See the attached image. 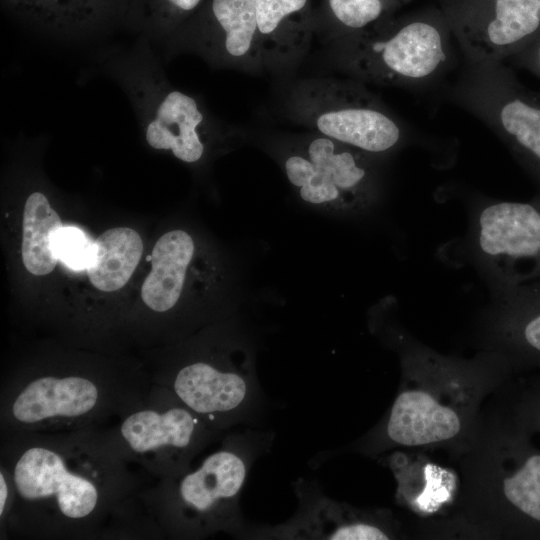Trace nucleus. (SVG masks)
<instances>
[{
    "instance_id": "obj_29",
    "label": "nucleus",
    "mask_w": 540,
    "mask_h": 540,
    "mask_svg": "<svg viewBox=\"0 0 540 540\" xmlns=\"http://www.w3.org/2000/svg\"><path fill=\"white\" fill-rule=\"evenodd\" d=\"M511 59L518 66L540 77V35Z\"/></svg>"
},
{
    "instance_id": "obj_21",
    "label": "nucleus",
    "mask_w": 540,
    "mask_h": 540,
    "mask_svg": "<svg viewBox=\"0 0 540 540\" xmlns=\"http://www.w3.org/2000/svg\"><path fill=\"white\" fill-rule=\"evenodd\" d=\"M195 249L184 230H171L158 239L149 257L152 269L141 288L142 301L150 310L166 313L178 303Z\"/></svg>"
},
{
    "instance_id": "obj_12",
    "label": "nucleus",
    "mask_w": 540,
    "mask_h": 540,
    "mask_svg": "<svg viewBox=\"0 0 540 540\" xmlns=\"http://www.w3.org/2000/svg\"><path fill=\"white\" fill-rule=\"evenodd\" d=\"M297 510L285 522L248 524L241 539L259 540H388L403 536L399 520L388 509L359 508L332 499L317 482L298 478L292 483Z\"/></svg>"
},
{
    "instance_id": "obj_1",
    "label": "nucleus",
    "mask_w": 540,
    "mask_h": 540,
    "mask_svg": "<svg viewBox=\"0 0 540 540\" xmlns=\"http://www.w3.org/2000/svg\"><path fill=\"white\" fill-rule=\"evenodd\" d=\"M107 427L1 434L0 465L14 503L0 539H114L149 474L127 460Z\"/></svg>"
},
{
    "instance_id": "obj_5",
    "label": "nucleus",
    "mask_w": 540,
    "mask_h": 540,
    "mask_svg": "<svg viewBox=\"0 0 540 540\" xmlns=\"http://www.w3.org/2000/svg\"><path fill=\"white\" fill-rule=\"evenodd\" d=\"M274 434L246 428L228 431L220 446L185 471L154 480L142 492L162 539L199 540L217 533L241 539L248 526L240 496L254 462Z\"/></svg>"
},
{
    "instance_id": "obj_4",
    "label": "nucleus",
    "mask_w": 540,
    "mask_h": 540,
    "mask_svg": "<svg viewBox=\"0 0 540 540\" xmlns=\"http://www.w3.org/2000/svg\"><path fill=\"white\" fill-rule=\"evenodd\" d=\"M152 387L147 371L103 361L27 365L3 378L0 432H59L112 425Z\"/></svg>"
},
{
    "instance_id": "obj_13",
    "label": "nucleus",
    "mask_w": 540,
    "mask_h": 540,
    "mask_svg": "<svg viewBox=\"0 0 540 540\" xmlns=\"http://www.w3.org/2000/svg\"><path fill=\"white\" fill-rule=\"evenodd\" d=\"M368 155L313 132L290 146L283 167L303 201L349 206L367 200L373 193L375 179Z\"/></svg>"
},
{
    "instance_id": "obj_8",
    "label": "nucleus",
    "mask_w": 540,
    "mask_h": 540,
    "mask_svg": "<svg viewBox=\"0 0 540 540\" xmlns=\"http://www.w3.org/2000/svg\"><path fill=\"white\" fill-rule=\"evenodd\" d=\"M147 373L152 384L169 390L223 433L252 423L261 412L263 392L254 358L239 341L181 357Z\"/></svg>"
},
{
    "instance_id": "obj_19",
    "label": "nucleus",
    "mask_w": 540,
    "mask_h": 540,
    "mask_svg": "<svg viewBox=\"0 0 540 540\" xmlns=\"http://www.w3.org/2000/svg\"><path fill=\"white\" fill-rule=\"evenodd\" d=\"M22 23L58 39H83L125 19L129 0H1Z\"/></svg>"
},
{
    "instance_id": "obj_23",
    "label": "nucleus",
    "mask_w": 540,
    "mask_h": 540,
    "mask_svg": "<svg viewBox=\"0 0 540 540\" xmlns=\"http://www.w3.org/2000/svg\"><path fill=\"white\" fill-rule=\"evenodd\" d=\"M57 212L39 191L31 193L24 205L22 222V260L26 270L36 276L51 273L58 262L53 238L62 228Z\"/></svg>"
},
{
    "instance_id": "obj_16",
    "label": "nucleus",
    "mask_w": 540,
    "mask_h": 540,
    "mask_svg": "<svg viewBox=\"0 0 540 540\" xmlns=\"http://www.w3.org/2000/svg\"><path fill=\"white\" fill-rule=\"evenodd\" d=\"M476 245L500 289L540 279V198L498 201L477 219Z\"/></svg>"
},
{
    "instance_id": "obj_9",
    "label": "nucleus",
    "mask_w": 540,
    "mask_h": 540,
    "mask_svg": "<svg viewBox=\"0 0 540 540\" xmlns=\"http://www.w3.org/2000/svg\"><path fill=\"white\" fill-rule=\"evenodd\" d=\"M106 430L123 456L155 480L185 471L225 434L155 384L141 403Z\"/></svg>"
},
{
    "instance_id": "obj_17",
    "label": "nucleus",
    "mask_w": 540,
    "mask_h": 540,
    "mask_svg": "<svg viewBox=\"0 0 540 540\" xmlns=\"http://www.w3.org/2000/svg\"><path fill=\"white\" fill-rule=\"evenodd\" d=\"M500 290L487 325V350L512 371L540 368V279Z\"/></svg>"
},
{
    "instance_id": "obj_25",
    "label": "nucleus",
    "mask_w": 540,
    "mask_h": 540,
    "mask_svg": "<svg viewBox=\"0 0 540 540\" xmlns=\"http://www.w3.org/2000/svg\"><path fill=\"white\" fill-rule=\"evenodd\" d=\"M413 0H326L330 40L358 32L395 15Z\"/></svg>"
},
{
    "instance_id": "obj_26",
    "label": "nucleus",
    "mask_w": 540,
    "mask_h": 540,
    "mask_svg": "<svg viewBox=\"0 0 540 540\" xmlns=\"http://www.w3.org/2000/svg\"><path fill=\"white\" fill-rule=\"evenodd\" d=\"M53 247L58 259L69 268L80 271L89 263L93 242L76 227H62L54 235Z\"/></svg>"
},
{
    "instance_id": "obj_27",
    "label": "nucleus",
    "mask_w": 540,
    "mask_h": 540,
    "mask_svg": "<svg viewBox=\"0 0 540 540\" xmlns=\"http://www.w3.org/2000/svg\"><path fill=\"white\" fill-rule=\"evenodd\" d=\"M509 413L527 434L540 435V380L522 392Z\"/></svg>"
},
{
    "instance_id": "obj_22",
    "label": "nucleus",
    "mask_w": 540,
    "mask_h": 540,
    "mask_svg": "<svg viewBox=\"0 0 540 540\" xmlns=\"http://www.w3.org/2000/svg\"><path fill=\"white\" fill-rule=\"evenodd\" d=\"M143 242L133 229L106 230L94 242L86 271L91 284L100 291L114 292L131 278L140 262Z\"/></svg>"
},
{
    "instance_id": "obj_14",
    "label": "nucleus",
    "mask_w": 540,
    "mask_h": 540,
    "mask_svg": "<svg viewBox=\"0 0 540 540\" xmlns=\"http://www.w3.org/2000/svg\"><path fill=\"white\" fill-rule=\"evenodd\" d=\"M161 44L169 55L193 53L214 67L251 73L265 68L254 0H205Z\"/></svg>"
},
{
    "instance_id": "obj_6",
    "label": "nucleus",
    "mask_w": 540,
    "mask_h": 540,
    "mask_svg": "<svg viewBox=\"0 0 540 540\" xmlns=\"http://www.w3.org/2000/svg\"><path fill=\"white\" fill-rule=\"evenodd\" d=\"M108 74L132 104L145 141L185 163H197L208 145L224 131L194 96L174 87L151 47L142 37L131 49L104 58Z\"/></svg>"
},
{
    "instance_id": "obj_18",
    "label": "nucleus",
    "mask_w": 540,
    "mask_h": 540,
    "mask_svg": "<svg viewBox=\"0 0 540 540\" xmlns=\"http://www.w3.org/2000/svg\"><path fill=\"white\" fill-rule=\"evenodd\" d=\"M377 459L393 473L398 505L423 521L443 518L452 511L460 487L456 471L432 461L423 450L394 449Z\"/></svg>"
},
{
    "instance_id": "obj_15",
    "label": "nucleus",
    "mask_w": 540,
    "mask_h": 540,
    "mask_svg": "<svg viewBox=\"0 0 540 540\" xmlns=\"http://www.w3.org/2000/svg\"><path fill=\"white\" fill-rule=\"evenodd\" d=\"M441 12L471 64L502 62L540 35V0H444Z\"/></svg>"
},
{
    "instance_id": "obj_2",
    "label": "nucleus",
    "mask_w": 540,
    "mask_h": 540,
    "mask_svg": "<svg viewBox=\"0 0 540 540\" xmlns=\"http://www.w3.org/2000/svg\"><path fill=\"white\" fill-rule=\"evenodd\" d=\"M401 377L395 399L348 451L371 458L394 449L444 450L457 455L474 433L487 399L513 372L498 354L450 357L403 337L398 343Z\"/></svg>"
},
{
    "instance_id": "obj_3",
    "label": "nucleus",
    "mask_w": 540,
    "mask_h": 540,
    "mask_svg": "<svg viewBox=\"0 0 540 540\" xmlns=\"http://www.w3.org/2000/svg\"><path fill=\"white\" fill-rule=\"evenodd\" d=\"M460 487L452 511L425 521L423 535L540 539V449L509 412L485 405L453 457Z\"/></svg>"
},
{
    "instance_id": "obj_28",
    "label": "nucleus",
    "mask_w": 540,
    "mask_h": 540,
    "mask_svg": "<svg viewBox=\"0 0 540 540\" xmlns=\"http://www.w3.org/2000/svg\"><path fill=\"white\" fill-rule=\"evenodd\" d=\"M14 487L6 468L0 465V534L4 531L13 503Z\"/></svg>"
},
{
    "instance_id": "obj_7",
    "label": "nucleus",
    "mask_w": 540,
    "mask_h": 540,
    "mask_svg": "<svg viewBox=\"0 0 540 540\" xmlns=\"http://www.w3.org/2000/svg\"><path fill=\"white\" fill-rule=\"evenodd\" d=\"M450 33L441 11L394 15L331 39V55L340 70L363 83L417 84L438 74L447 63Z\"/></svg>"
},
{
    "instance_id": "obj_10",
    "label": "nucleus",
    "mask_w": 540,
    "mask_h": 540,
    "mask_svg": "<svg viewBox=\"0 0 540 540\" xmlns=\"http://www.w3.org/2000/svg\"><path fill=\"white\" fill-rule=\"evenodd\" d=\"M364 84L353 78L300 80L285 96L286 115L314 133L366 154L389 152L401 143L402 126Z\"/></svg>"
},
{
    "instance_id": "obj_20",
    "label": "nucleus",
    "mask_w": 540,
    "mask_h": 540,
    "mask_svg": "<svg viewBox=\"0 0 540 540\" xmlns=\"http://www.w3.org/2000/svg\"><path fill=\"white\" fill-rule=\"evenodd\" d=\"M265 68L290 69L306 55L313 36L310 0H254Z\"/></svg>"
},
{
    "instance_id": "obj_24",
    "label": "nucleus",
    "mask_w": 540,
    "mask_h": 540,
    "mask_svg": "<svg viewBox=\"0 0 540 540\" xmlns=\"http://www.w3.org/2000/svg\"><path fill=\"white\" fill-rule=\"evenodd\" d=\"M205 0H129L124 21L150 41H164Z\"/></svg>"
},
{
    "instance_id": "obj_11",
    "label": "nucleus",
    "mask_w": 540,
    "mask_h": 540,
    "mask_svg": "<svg viewBox=\"0 0 540 540\" xmlns=\"http://www.w3.org/2000/svg\"><path fill=\"white\" fill-rule=\"evenodd\" d=\"M455 95L540 181V92L525 87L502 62H491L471 64Z\"/></svg>"
}]
</instances>
